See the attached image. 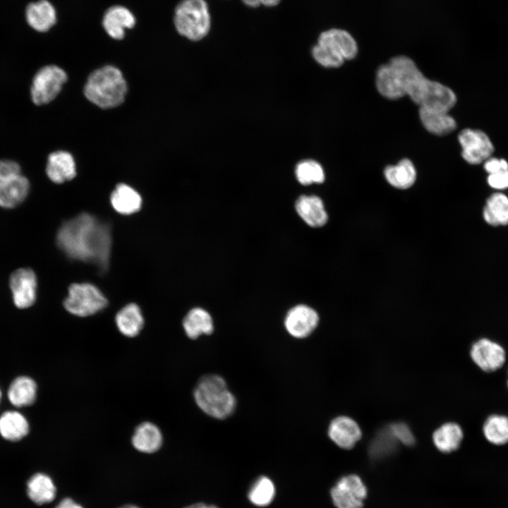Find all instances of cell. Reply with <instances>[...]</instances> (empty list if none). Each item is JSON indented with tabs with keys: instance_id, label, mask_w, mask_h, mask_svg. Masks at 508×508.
Returning <instances> with one entry per match:
<instances>
[{
	"instance_id": "obj_46",
	"label": "cell",
	"mask_w": 508,
	"mask_h": 508,
	"mask_svg": "<svg viewBox=\"0 0 508 508\" xmlns=\"http://www.w3.org/2000/svg\"><path fill=\"white\" fill-rule=\"evenodd\" d=\"M507 386H508V379H507Z\"/></svg>"
},
{
	"instance_id": "obj_38",
	"label": "cell",
	"mask_w": 508,
	"mask_h": 508,
	"mask_svg": "<svg viewBox=\"0 0 508 508\" xmlns=\"http://www.w3.org/2000/svg\"><path fill=\"white\" fill-rule=\"evenodd\" d=\"M21 175L20 165L13 160H0V181L8 180Z\"/></svg>"
},
{
	"instance_id": "obj_25",
	"label": "cell",
	"mask_w": 508,
	"mask_h": 508,
	"mask_svg": "<svg viewBox=\"0 0 508 508\" xmlns=\"http://www.w3.org/2000/svg\"><path fill=\"white\" fill-rule=\"evenodd\" d=\"M463 439V429L456 422L450 421L442 424L433 434L435 447L444 453H450L459 449Z\"/></svg>"
},
{
	"instance_id": "obj_35",
	"label": "cell",
	"mask_w": 508,
	"mask_h": 508,
	"mask_svg": "<svg viewBox=\"0 0 508 508\" xmlns=\"http://www.w3.org/2000/svg\"><path fill=\"white\" fill-rule=\"evenodd\" d=\"M312 55L319 64L327 68H339L345 61L341 56L318 43L312 49Z\"/></svg>"
},
{
	"instance_id": "obj_16",
	"label": "cell",
	"mask_w": 508,
	"mask_h": 508,
	"mask_svg": "<svg viewBox=\"0 0 508 508\" xmlns=\"http://www.w3.org/2000/svg\"><path fill=\"white\" fill-rule=\"evenodd\" d=\"M28 418L17 409L6 410L0 414V436L5 440L17 442L30 433Z\"/></svg>"
},
{
	"instance_id": "obj_23",
	"label": "cell",
	"mask_w": 508,
	"mask_h": 508,
	"mask_svg": "<svg viewBox=\"0 0 508 508\" xmlns=\"http://www.w3.org/2000/svg\"><path fill=\"white\" fill-rule=\"evenodd\" d=\"M384 176L392 186L398 189H407L415 183L417 174L413 162L408 158H404L395 165L386 167Z\"/></svg>"
},
{
	"instance_id": "obj_41",
	"label": "cell",
	"mask_w": 508,
	"mask_h": 508,
	"mask_svg": "<svg viewBox=\"0 0 508 508\" xmlns=\"http://www.w3.org/2000/svg\"><path fill=\"white\" fill-rule=\"evenodd\" d=\"M244 4L250 7H258L260 6H274L281 0H241Z\"/></svg>"
},
{
	"instance_id": "obj_7",
	"label": "cell",
	"mask_w": 508,
	"mask_h": 508,
	"mask_svg": "<svg viewBox=\"0 0 508 508\" xmlns=\"http://www.w3.org/2000/svg\"><path fill=\"white\" fill-rule=\"evenodd\" d=\"M461 156L468 164H479L492 157L494 145L489 136L479 129L465 128L458 135Z\"/></svg>"
},
{
	"instance_id": "obj_24",
	"label": "cell",
	"mask_w": 508,
	"mask_h": 508,
	"mask_svg": "<svg viewBox=\"0 0 508 508\" xmlns=\"http://www.w3.org/2000/svg\"><path fill=\"white\" fill-rule=\"evenodd\" d=\"M132 444L140 452L153 453L162 446V434L154 423L144 422L135 428L132 437Z\"/></svg>"
},
{
	"instance_id": "obj_32",
	"label": "cell",
	"mask_w": 508,
	"mask_h": 508,
	"mask_svg": "<svg viewBox=\"0 0 508 508\" xmlns=\"http://www.w3.org/2000/svg\"><path fill=\"white\" fill-rule=\"evenodd\" d=\"M483 432L486 440L493 445L508 443V416L496 413L488 416L483 423Z\"/></svg>"
},
{
	"instance_id": "obj_9",
	"label": "cell",
	"mask_w": 508,
	"mask_h": 508,
	"mask_svg": "<svg viewBox=\"0 0 508 508\" xmlns=\"http://www.w3.org/2000/svg\"><path fill=\"white\" fill-rule=\"evenodd\" d=\"M470 356L480 369L488 373L502 368L506 360L504 349L486 337L480 338L472 344Z\"/></svg>"
},
{
	"instance_id": "obj_1",
	"label": "cell",
	"mask_w": 508,
	"mask_h": 508,
	"mask_svg": "<svg viewBox=\"0 0 508 508\" xmlns=\"http://www.w3.org/2000/svg\"><path fill=\"white\" fill-rule=\"evenodd\" d=\"M59 248L70 258L91 263L101 272L109 266L111 248L109 226L82 213L65 222L56 235Z\"/></svg>"
},
{
	"instance_id": "obj_4",
	"label": "cell",
	"mask_w": 508,
	"mask_h": 508,
	"mask_svg": "<svg viewBox=\"0 0 508 508\" xmlns=\"http://www.w3.org/2000/svg\"><path fill=\"white\" fill-rule=\"evenodd\" d=\"M177 32L193 41L205 37L210 29V14L205 0H181L174 17Z\"/></svg>"
},
{
	"instance_id": "obj_44",
	"label": "cell",
	"mask_w": 508,
	"mask_h": 508,
	"mask_svg": "<svg viewBox=\"0 0 508 508\" xmlns=\"http://www.w3.org/2000/svg\"><path fill=\"white\" fill-rule=\"evenodd\" d=\"M120 508H140V507L135 506V505H132V504H126L123 507H121Z\"/></svg>"
},
{
	"instance_id": "obj_42",
	"label": "cell",
	"mask_w": 508,
	"mask_h": 508,
	"mask_svg": "<svg viewBox=\"0 0 508 508\" xmlns=\"http://www.w3.org/2000/svg\"><path fill=\"white\" fill-rule=\"evenodd\" d=\"M56 508H83L80 504L75 502L71 498H64L62 500Z\"/></svg>"
},
{
	"instance_id": "obj_18",
	"label": "cell",
	"mask_w": 508,
	"mask_h": 508,
	"mask_svg": "<svg viewBox=\"0 0 508 508\" xmlns=\"http://www.w3.org/2000/svg\"><path fill=\"white\" fill-rule=\"evenodd\" d=\"M328 435L337 445L349 449L360 440L361 431L353 419L346 416H339L330 423Z\"/></svg>"
},
{
	"instance_id": "obj_2",
	"label": "cell",
	"mask_w": 508,
	"mask_h": 508,
	"mask_svg": "<svg viewBox=\"0 0 508 508\" xmlns=\"http://www.w3.org/2000/svg\"><path fill=\"white\" fill-rule=\"evenodd\" d=\"M126 92L127 85L121 72L112 66H106L91 73L84 87L87 99L102 109L121 104Z\"/></svg>"
},
{
	"instance_id": "obj_30",
	"label": "cell",
	"mask_w": 508,
	"mask_h": 508,
	"mask_svg": "<svg viewBox=\"0 0 508 508\" xmlns=\"http://www.w3.org/2000/svg\"><path fill=\"white\" fill-rule=\"evenodd\" d=\"M375 86L378 92L389 99H397L404 96L396 75L388 63L378 68Z\"/></svg>"
},
{
	"instance_id": "obj_20",
	"label": "cell",
	"mask_w": 508,
	"mask_h": 508,
	"mask_svg": "<svg viewBox=\"0 0 508 508\" xmlns=\"http://www.w3.org/2000/svg\"><path fill=\"white\" fill-rule=\"evenodd\" d=\"M46 173L49 179L56 183L73 179L76 174L73 156L65 151L51 153L47 159Z\"/></svg>"
},
{
	"instance_id": "obj_27",
	"label": "cell",
	"mask_w": 508,
	"mask_h": 508,
	"mask_svg": "<svg viewBox=\"0 0 508 508\" xmlns=\"http://www.w3.org/2000/svg\"><path fill=\"white\" fill-rule=\"evenodd\" d=\"M56 492V487L52 479L47 474L35 473L28 481V495L33 502L37 504L52 502L55 498Z\"/></svg>"
},
{
	"instance_id": "obj_36",
	"label": "cell",
	"mask_w": 508,
	"mask_h": 508,
	"mask_svg": "<svg viewBox=\"0 0 508 508\" xmlns=\"http://www.w3.org/2000/svg\"><path fill=\"white\" fill-rule=\"evenodd\" d=\"M389 431L397 441L405 445L411 446L415 442L412 432L405 423H394L390 425Z\"/></svg>"
},
{
	"instance_id": "obj_8",
	"label": "cell",
	"mask_w": 508,
	"mask_h": 508,
	"mask_svg": "<svg viewBox=\"0 0 508 508\" xmlns=\"http://www.w3.org/2000/svg\"><path fill=\"white\" fill-rule=\"evenodd\" d=\"M367 490L356 475L342 477L331 490V496L337 508H361Z\"/></svg>"
},
{
	"instance_id": "obj_10",
	"label": "cell",
	"mask_w": 508,
	"mask_h": 508,
	"mask_svg": "<svg viewBox=\"0 0 508 508\" xmlns=\"http://www.w3.org/2000/svg\"><path fill=\"white\" fill-rule=\"evenodd\" d=\"M10 288L15 306L20 309L31 306L36 298L37 278L29 268H20L10 277Z\"/></svg>"
},
{
	"instance_id": "obj_29",
	"label": "cell",
	"mask_w": 508,
	"mask_h": 508,
	"mask_svg": "<svg viewBox=\"0 0 508 508\" xmlns=\"http://www.w3.org/2000/svg\"><path fill=\"white\" fill-rule=\"evenodd\" d=\"M186 335L196 339L202 334H210L214 330L213 320L208 312L200 308L191 309L183 320Z\"/></svg>"
},
{
	"instance_id": "obj_14",
	"label": "cell",
	"mask_w": 508,
	"mask_h": 508,
	"mask_svg": "<svg viewBox=\"0 0 508 508\" xmlns=\"http://www.w3.org/2000/svg\"><path fill=\"white\" fill-rule=\"evenodd\" d=\"M37 391V384L35 379L28 375H20L10 382L6 397L15 409L25 408L35 404Z\"/></svg>"
},
{
	"instance_id": "obj_21",
	"label": "cell",
	"mask_w": 508,
	"mask_h": 508,
	"mask_svg": "<svg viewBox=\"0 0 508 508\" xmlns=\"http://www.w3.org/2000/svg\"><path fill=\"white\" fill-rule=\"evenodd\" d=\"M29 190V181L22 174L0 181V207L13 208L18 206L26 198Z\"/></svg>"
},
{
	"instance_id": "obj_43",
	"label": "cell",
	"mask_w": 508,
	"mask_h": 508,
	"mask_svg": "<svg viewBox=\"0 0 508 508\" xmlns=\"http://www.w3.org/2000/svg\"><path fill=\"white\" fill-rule=\"evenodd\" d=\"M186 508H217V507L215 506H213V505H206L203 503H197V504H192L189 507H187Z\"/></svg>"
},
{
	"instance_id": "obj_15",
	"label": "cell",
	"mask_w": 508,
	"mask_h": 508,
	"mask_svg": "<svg viewBox=\"0 0 508 508\" xmlns=\"http://www.w3.org/2000/svg\"><path fill=\"white\" fill-rule=\"evenodd\" d=\"M28 25L39 32L49 31L56 23V11L48 0H38L29 3L25 10Z\"/></svg>"
},
{
	"instance_id": "obj_17",
	"label": "cell",
	"mask_w": 508,
	"mask_h": 508,
	"mask_svg": "<svg viewBox=\"0 0 508 508\" xmlns=\"http://www.w3.org/2000/svg\"><path fill=\"white\" fill-rule=\"evenodd\" d=\"M135 18L132 12L123 6L109 8L102 18V25L107 33L113 39L121 40L126 29L135 26Z\"/></svg>"
},
{
	"instance_id": "obj_39",
	"label": "cell",
	"mask_w": 508,
	"mask_h": 508,
	"mask_svg": "<svg viewBox=\"0 0 508 508\" xmlns=\"http://www.w3.org/2000/svg\"><path fill=\"white\" fill-rule=\"evenodd\" d=\"M488 183L490 187L497 190L508 188V169L488 174Z\"/></svg>"
},
{
	"instance_id": "obj_22",
	"label": "cell",
	"mask_w": 508,
	"mask_h": 508,
	"mask_svg": "<svg viewBox=\"0 0 508 508\" xmlns=\"http://www.w3.org/2000/svg\"><path fill=\"white\" fill-rule=\"evenodd\" d=\"M419 118L423 127L437 135H445L456 128L455 119L449 112L419 107Z\"/></svg>"
},
{
	"instance_id": "obj_11",
	"label": "cell",
	"mask_w": 508,
	"mask_h": 508,
	"mask_svg": "<svg viewBox=\"0 0 508 508\" xmlns=\"http://www.w3.org/2000/svg\"><path fill=\"white\" fill-rule=\"evenodd\" d=\"M319 322L317 312L306 305H297L290 309L284 320L287 332L294 337L301 339L309 336Z\"/></svg>"
},
{
	"instance_id": "obj_28",
	"label": "cell",
	"mask_w": 508,
	"mask_h": 508,
	"mask_svg": "<svg viewBox=\"0 0 508 508\" xmlns=\"http://www.w3.org/2000/svg\"><path fill=\"white\" fill-rule=\"evenodd\" d=\"M115 322L119 332L128 337L138 334L144 324L141 310L135 303H129L121 308L116 315Z\"/></svg>"
},
{
	"instance_id": "obj_31",
	"label": "cell",
	"mask_w": 508,
	"mask_h": 508,
	"mask_svg": "<svg viewBox=\"0 0 508 508\" xmlns=\"http://www.w3.org/2000/svg\"><path fill=\"white\" fill-rule=\"evenodd\" d=\"M485 221L492 226L508 224V197L496 193L487 200L483 209Z\"/></svg>"
},
{
	"instance_id": "obj_6",
	"label": "cell",
	"mask_w": 508,
	"mask_h": 508,
	"mask_svg": "<svg viewBox=\"0 0 508 508\" xmlns=\"http://www.w3.org/2000/svg\"><path fill=\"white\" fill-rule=\"evenodd\" d=\"M66 80L67 75L62 68L54 65L42 67L32 79L30 88L32 101L36 105L52 102L60 92Z\"/></svg>"
},
{
	"instance_id": "obj_33",
	"label": "cell",
	"mask_w": 508,
	"mask_h": 508,
	"mask_svg": "<svg viewBox=\"0 0 508 508\" xmlns=\"http://www.w3.org/2000/svg\"><path fill=\"white\" fill-rule=\"evenodd\" d=\"M295 173L298 182L304 186L322 183L325 179L322 167L312 159L300 162L296 167Z\"/></svg>"
},
{
	"instance_id": "obj_13",
	"label": "cell",
	"mask_w": 508,
	"mask_h": 508,
	"mask_svg": "<svg viewBox=\"0 0 508 508\" xmlns=\"http://www.w3.org/2000/svg\"><path fill=\"white\" fill-rule=\"evenodd\" d=\"M456 96L449 87L429 80L418 103L419 107L449 112L456 103Z\"/></svg>"
},
{
	"instance_id": "obj_5",
	"label": "cell",
	"mask_w": 508,
	"mask_h": 508,
	"mask_svg": "<svg viewBox=\"0 0 508 508\" xmlns=\"http://www.w3.org/2000/svg\"><path fill=\"white\" fill-rule=\"evenodd\" d=\"M64 306L70 313L86 317L104 309L107 306V300L93 284L75 283L69 286Z\"/></svg>"
},
{
	"instance_id": "obj_26",
	"label": "cell",
	"mask_w": 508,
	"mask_h": 508,
	"mask_svg": "<svg viewBox=\"0 0 508 508\" xmlns=\"http://www.w3.org/2000/svg\"><path fill=\"white\" fill-rule=\"evenodd\" d=\"M110 200L114 209L122 214L138 212L142 205L140 194L131 186L120 183L111 193Z\"/></svg>"
},
{
	"instance_id": "obj_34",
	"label": "cell",
	"mask_w": 508,
	"mask_h": 508,
	"mask_svg": "<svg viewBox=\"0 0 508 508\" xmlns=\"http://www.w3.org/2000/svg\"><path fill=\"white\" fill-rule=\"evenodd\" d=\"M274 495L275 489L272 480L265 476H262L250 488L248 498L255 505L264 507L272 501Z\"/></svg>"
},
{
	"instance_id": "obj_3",
	"label": "cell",
	"mask_w": 508,
	"mask_h": 508,
	"mask_svg": "<svg viewBox=\"0 0 508 508\" xmlns=\"http://www.w3.org/2000/svg\"><path fill=\"white\" fill-rule=\"evenodd\" d=\"M193 396L204 413L217 419L230 416L236 406V400L226 382L217 375L202 377L195 387Z\"/></svg>"
},
{
	"instance_id": "obj_12",
	"label": "cell",
	"mask_w": 508,
	"mask_h": 508,
	"mask_svg": "<svg viewBox=\"0 0 508 508\" xmlns=\"http://www.w3.org/2000/svg\"><path fill=\"white\" fill-rule=\"evenodd\" d=\"M318 44L339 55L344 60L354 59L358 52L357 42L348 31L339 28H331L320 33Z\"/></svg>"
},
{
	"instance_id": "obj_45",
	"label": "cell",
	"mask_w": 508,
	"mask_h": 508,
	"mask_svg": "<svg viewBox=\"0 0 508 508\" xmlns=\"http://www.w3.org/2000/svg\"><path fill=\"white\" fill-rule=\"evenodd\" d=\"M2 397H3V392H2L1 388L0 387V404L2 401Z\"/></svg>"
},
{
	"instance_id": "obj_19",
	"label": "cell",
	"mask_w": 508,
	"mask_h": 508,
	"mask_svg": "<svg viewBox=\"0 0 508 508\" xmlns=\"http://www.w3.org/2000/svg\"><path fill=\"white\" fill-rule=\"evenodd\" d=\"M300 217L311 227H321L328 219L322 200L316 195H301L295 203Z\"/></svg>"
},
{
	"instance_id": "obj_37",
	"label": "cell",
	"mask_w": 508,
	"mask_h": 508,
	"mask_svg": "<svg viewBox=\"0 0 508 508\" xmlns=\"http://www.w3.org/2000/svg\"><path fill=\"white\" fill-rule=\"evenodd\" d=\"M389 435L387 437H383L377 439L376 443H375L371 448L372 454L374 456L381 457L383 455L389 454L392 452L394 448V442L397 441L391 434L389 430Z\"/></svg>"
},
{
	"instance_id": "obj_40",
	"label": "cell",
	"mask_w": 508,
	"mask_h": 508,
	"mask_svg": "<svg viewBox=\"0 0 508 508\" xmlns=\"http://www.w3.org/2000/svg\"><path fill=\"white\" fill-rule=\"evenodd\" d=\"M485 171L488 174H493L501 170L508 169V162L502 158L490 157L483 162Z\"/></svg>"
}]
</instances>
